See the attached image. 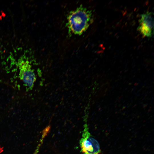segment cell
Returning a JSON list of instances; mask_svg holds the SVG:
<instances>
[{
  "label": "cell",
  "mask_w": 154,
  "mask_h": 154,
  "mask_svg": "<svg viewBox=\"0 0 154 154\" xmlns=\"http://www.w3.org/2000/svg\"><path fill=\"white\" fill-rule=\"evenodd\" d=\"M93 21L92 12L80 6L70 12L67 17V26L70 32L81 35L86 31Z\"/></svg>",
  "instance_id": "6da1fadb"
},
{
  "label": "cell",
  "mask_w": 154,
  "mask_h": 154,
  "mask_svg": "<svg viewBox=\"0 0 154 154\" xmlns=\"http://www.w3.org/2000/svg\"><path fill=\"white\" fill-rule=\"evenodd\" d=\"M79 143L82 154H102L99 143L89 132L86 120Z\"/></svg>",
  "instance_id": "7a4b0ae2"
},
{
  "label": "cell",
  "mask_w": 154,
  "mask_h": 154,
  "mask_svg": "<svg viewBox=\"0 0 154 154\" xmlns=\"http://www.w3.org/2000/svg\"><path fill=\"white\" fill-rule=\"evenodd\" d=\"M20 79L29 89H32L36 80V75L29 62L21 59L18 62Z\"/></svg>",
  "instance_id": "3957f363"
},
{
  "label": "cell",
  "mask_w": 154,
  "mask_h": 154,
  "mask_svg": "<svg viewBox=\"0 0 154 154\" xmlns=\"http://www.w3.org/2000/svg\"><path fill=\"white\" fill-rule=\"evenodd\" d=\"M138 30L144 37H150L152 36L153 34L154 19L152 13L147 11L141 15Z\"/></svg>",
  "instance_id": "277c9868"
},
{
  "label": "cell",
  "mask_w": 154,
  "mask_h": 154,
  "mask_svg": "<svg viewBox=\"0 0 154 154\" xmlns=\"http://www.w3.org/2000/svg\"><path fill=\"white\" fill-rule=\"evenodd\" d=\"M44 141V140L42 139H40L38 145L36 148L35 151L33 154H38L39 151L40 147Z\"/></svg>",
  "instance_id": "5b68a950"
}]
</instances>
